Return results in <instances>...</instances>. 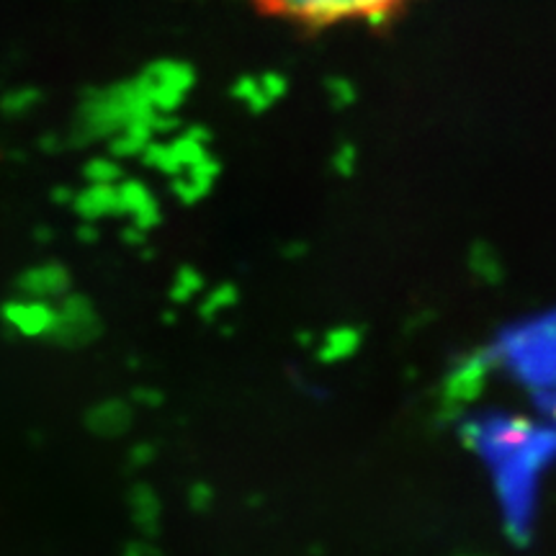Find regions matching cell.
<instances>
[{
    "instance_id": "4fadbf2b",
    "label": "cell",
    "mask_w": 556,
    "mask_h": 556,
    "mask_svg": "<svg viewBox=\"0 0 556 556\" xmlns=\"http://www.w3.org/2000/svg\"><path fill=\"white\" fill-rule=\"evenodd\" d=\"M135 400H137V402H142V405L157 407L160 402H163V392H157V389H137V392H135Z\"/></svg>"
},
{
    "instance_id": "5b68a950",
    "label": "cell",
    "mask_w": 556,
    "mask_h": 556,
    "mask_svg": "<svg viewBox=\"0 0 556 556\" xmlns=\"http://www.w3.org/2000/svg\"><path fill=\"white\" fill-rule=\"evenodd\" d=\"M490 368H492V358L486 351H477L471 353V356L458 361L454 371L448 374L446 389H443V397H446L448 405L458 407L475 400L479 389L484 384V377Z\"/></svg>"
},
{
    "instance_id": "8992f818",
    "label": "cell",
    "mask_w": 556,
    "mask_h": 556,
    "mask_svg": "<svg viewBox=\"0 0 556 556\" xmlns=\"http://www.w3.org/2000/svg\"><path fill=\"white\" fill-rule=\"evenodd\" d=\"M3 317L16 332L29 338H47L58 323V312L45 302H9L3 307Z\"/></svg>"
},
{
    "instance_id": "5bb4252c",
    "label": "cell",
    "mask_w": 556,
    "mask_h": 556,
    "mask_svg": "<svg viewBox=\"0 0 556 556\" xmlns=\"http://www.w3.org/2000/svg\"><path fill=\"white\" fill-rule=\"evenodd\" d=\"M539 409L548 417V422H552V426L556 428V394H554L552 400H546L544 405H539Z\"/></svg>"
},
{
    "instance_id": "6da1fadb",
    "label": "cell",
    "mask_w": 556,
    "mask_h": 556,
    "mask_svg": "<svg viewBox=\"0 0 556 556\" xmlns=\"http://www.w3.org/2000/svg\"><path fill=\"white\" fill-rule=\"evenodd\" d=\"M458 435L490 471L507 536L528 544L536 526L541 477L556 462V428L495 409L464 417Z\"/></svg>"
},
{
    "instance_id": "30bf717a",
    "label": "cell",
    "mask_w": 556,
    "mask_h": 556,
    "mask_svg": "<svg viewBox=\"0 0 556 556\" xmlns=\"http://www.w3.org/2000/svg\"><path fill=\"white\" fill-rule=\"evenodd\" d=\"M189 503H191L193 510H199V513L208 510V505H212V490H208L206 484H193Z\"/></svg>"
},
{
    "instance_id": "7c38bea8",
    "label": "cell",
    "mask_w": 556,
    "mask_h": 556,
    "mask_svg": "<svg viewBox=\"0 0 556 556\" xmlns=\"http://www.w3.org/2000/svg\"><path fill=\"white\" fill-rule=\"evenodd\" d=\"M124 556H163L155 546L144 544V541H131V544L124 548Z\"/></svg>"
},
{
    "instance_id": "277c9868",
    "label": "cell",
    "mask_w": 556,
    "mask_h": 556,
    "mask_svg": "<svg viewBox=\"0 0 556 556\" xmlns=\"http://www.w3.org/2000/svg\"><path fill=\"white\" fill-rule=\"evenodd\" d=\"M101 332L103 325L99 315H96L93 304H90L86 296H67L58 312V323H54V328L47 338H50L54 345L75 351V348L93 343Z\"/></svg>"
},
{
    "instance_id": "9c48e42d",
    "label": "cell",
    "mask_w": 556,
    "mask_h": 556,
    "mask_svg": "<svg viewBox=\"0 0 556 556\" xmlns=\"http://www.w3.org/2000/svg\"><path fill=\"white\" fill-rule=\"evenodd\" d=\"M70 287V278L62 268L52 266V268H41V270H31L21 278V289L29 291V294L37 296H52V294H65Z\"/></svg>"
},
{
    "instance_id": "3957f363",
    "label": "cell",
    "mask_w": 556,
    "mask_h": 556,
    "mask_svg": "<svg viewBox=\"0 0 556 556\" xmlns=\"http://www.w3.org/2000/svg\"><path fill=\"white\" fill-rule=\"evenodd\" d=\"M270 18L304 29H332L345 24H377L405 9L409 0H250Z\"/></svg>"
},
{
    "instance_id": "8fae6325",
    "label": "cell",
    "mask_w": 556,
    "mask_h": 556,
    "mask_svg": "<svg viewBox=\"0 0 556 556\" xmlns=\"http://www.w3.org/2000/svg\"><path fill=\"white\" fill-rule=\"evenodd\" d=\"M152 458H155V448L152 446L139 443V446L131 448V467H144V464H150Z\"/></svg>"
},
{
    "instance_id": "7a4b0ae2",
    "label": "cell",
    "mask_w": 556,
    "mask_h": 556,
    "mask_svg": "<svg viewBox=\"0 0 556 556\" xmlns=\"http://www.w3.org/2000/svg\"><path fill=\"white\" fill-rule=\"evenodd\" d=\"M486 353L492 366L505 368L531 392L536 407L556 394V315L503 330Z\"/></svg>"
},
{
    "instance_id": "ba28073f",
    "label": "cell",
    "mask_w": 556,
    "mask_h": 556,
    "mask_svg": "<svg viewBox=\"0 0 556 556\" xmlns=\"http://www.w3.org/2000/svg\"><path fill=\"white\" fill-rule=\"evenodd\" d=\"M129 507L139 533L155 539L160 533V513H163L157 492L150 484H135L129 492Z\"/></svg>"
},
{
    "instance_id": "52a82bcc",
    "label": "cell",
    "mask_w": 556,
    "mask_h": 556,
    "mask_svg": "<svg viewBox=\"0 0 556 556\" xmlns=\"http://www.w3.org/2000/svg\"><path fill=\"white\" fill-rule=\"evenodd\" d=\"M131 407L122 400H106L86 413V428L99 438H119L131 428Z\"/></svg>"
}]
</instances>
